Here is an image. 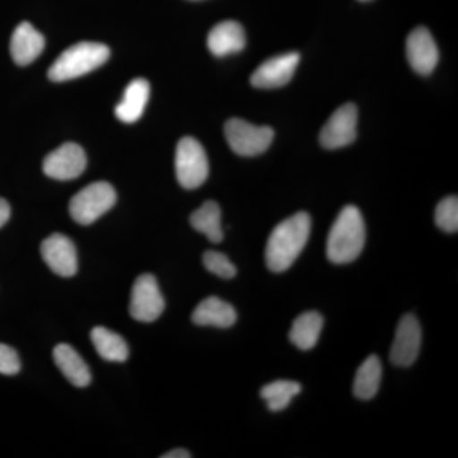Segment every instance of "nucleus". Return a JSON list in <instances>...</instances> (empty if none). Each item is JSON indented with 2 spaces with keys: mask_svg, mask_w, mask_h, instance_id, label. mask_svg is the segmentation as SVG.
Segmentation results:
<instances>
[{
  "mask_svg": "<svg viewBox=\"0 0 458 458\" xmlns=\"http://www.w3.org/2000/svg\"><path fill=\"white\" fill-rule=\"evenodd\" d=\"M203 264L205 269L214 276L222 279H232L236 276L237 269L231 260L218 251H207L203 256Z\"/></svg>",
  "mask_w": 458,
  "mask_h": 458,
  "instance_id": "obj_25",
  "label": "nucleus"
},
{
  "mask_svg": "<svg viewBox=\"0 0 458 458\" xmlns=\"http://www.w3.org/2000/svg\"><path fill=\"white\" fill-rule=\"evenodd\" d=\"M363 2H367V0H363Z\"/></svg>",
  "mask_w": 458,
  "mask_h": 458,
  "instance_id": "obj_29",
  "label": "nucleus"
},
{
  "mask_svg": "<svg viewBox=\"0 0 458 458\" xmlns=\"http://www.w3.org/2000/svg\"><path fill=\"white\" fill-rule=\"evenodd\" d=\"M191 454L189 451L183 450V448H177V450H172L167 454H162L161 458H190Z\"/></svg>",
  "mask_w": 458,
  "mask_h": 458,
  "instance_id": "obj_28",
  "label": "nucleus"
},
{
  "mask_svg": "<svg viewBox=\"0 0 458 458\" xmlns=\"http://www.w3.org/2000/svg\"><path fill=\"white\" fill-rule=\"evenodd\" d=\"M358 108L345 104L331 114L319 132V141L327 149H339L357 140Z\"/></svg>",
  "mask_w": 458,
  "mask_h": 458,
  "instance_id": "obj_8",
  "label": "nucleus"
},
{
  "mask_svg": "<svg viewBox=\"0 0 458 458\" xmlns=\"http://www.w3.org/2000/svg\"><path fill=\"white\" fill-rule=\"evenodd\" d=\"M54 361L63 376L75 387H87L92 375L83 358L68 344H59L53 352Z\"/></svg>",
  "mask_w": 458,
  "mask_h": 458,
  "instance_id": "obj_17",
  "label": "nucleus"
},
{
  "mask_svg": "<svg viewBox=\"0 0 458 458\" xmlns=\"http://www.w3.org/2000/svg\"><path fill=\"white\" fill-rule=\"evenodd\" d=\"M198 327L229 328L237 321V312L232 304L218 297L205 298L198 304L191 316Z\"/></svg>",
  "mask_w": 458,
  "mask_h": 458,
  "instance_id": "obj_16",
  "label": "nucleus"
},
{
  "mask_svg": "<svg viewBox=\"0 0 458 458\" xmlns=\"http://www.w3.org/2000/svg\"><path fill=\"white\" fill-rule=\"evenodd\" d=\"M21 370L17 352L5 344H0V375L13 376Z\"/></svg>",
  "mask_w": 458,
  "mask_h": 458,
  "instance_id": "obj_26",
  "label": "nucleus"
},
{
  "mask_svg": "<svg viewBox=\"0 0 458 458\" xmlns=\"http://www.w3.org/2000/svg\"><path fill=\"white\" fill-rule=\"evenodd\" d=\"M177 181L183 189L200 188L209 174V162L203 146L195 138H182L174 157Z\"/></svg>",
  "mask_w": 458,
  "mask_h": 458,
  "instance_id": "obj_5",
  "label": "nucleus"
},
{
  "mask_svg": "<svg viewBox=\"0 0 458 458\" xmlns=\"http://www.w3.org/2000/svg\"><path fill=\"white\" fill-rule=\"evenodd\" d=\"M366 243V225L355 205H346L339 213L328 233L327 259L333 264L344 265L357 260Z\"/></svg>",
  "mask_w": 458,
  "mask_h": 458,
  "instance_id": "obj_2",
  "label": "nucleus"
},
{
  "mask_svg": "<svg viewBox=\"0 0 458 458\" xmlns=\"http://www.w3.org/2000/svg\"><path fill=\"white\" fill-rule=\"evenodd\" d=\"M436 225L447 233H456L458 231V199L448 197L437 205Z\"/></svg>",
  "mask_w": 458,
  "mask_h": 458,
  "instance_id": "obj_24",
  "label": "nucleus"
},
{
  "mask_svg": "<svg viewBox=\"0 0 458 458\" xmlns=\"http://www.w3.org/2000/svg\"><path fill=\"white\" fill-rule=\"evenodd\" d=\"M44 47V36L31 23H20L12 35L11 55L18 65L31 64L40 56Z\"/></svg>",
  "mask_w": 458,
  "mask_h": 458,
  "instance_id": "obj_15",
  "label": "nucleus"
},
{
  "mask_svg": "<svg viewBox=\"0 0 458 458\" xmlns=\"http://www.w3.org/2000/svg\"><path fill=\"white\" fill-rule=\"evenodd\" d=\"M421 346V327L411 313L403 316L397 325L390 360L397 367H409L417 360Z\"/></svg>",
  "mask_w": 458,
  "mask_h": 458,
  "instance_id": "obj_10",
  "label": "nucleus"
},
{
  "mask_svg": "<svg viewBox=\"0 0 458 458\" xmlns=\"http://www.w3.org/2000/svg\"><path fill=\"white\" fill-rule=\"evenodd\" d=\"M300 60L301 55L298 53H285L270 57L259 65L250 81L255 89H279L291 82Z\"/></svg>",
  "mask_w": 458,
  "mask_h": 458,
  "instance_id": "obj_11",
  "label": "nucleus"
},
{
  "mask_svg": "<svg viewBox=\"0 0 458 458\" xmlns=\"http://www.w3.org/2000/svg\"><path fill=\"white\" fill-rule=\"evenodd\" d=\"M225 135L231 149L242 157L262 155L269 149L274 140L270 126H256L236 117L225 123Z\"/></svg>",
  "mask_w": 458,
  "mask_h": 458,
  "instance_id": "obj_6",
  "label": "nucleus"
},
{
  "mask_svg": "<svg viewBox=\"0 0 458 458\" xmlns=\"http://www.w3.org/2000/svg\"><path fill=\"white\" fill-rule=\"evenodd\" d=\"M301 390L302 386L298 382L280 379L265 385L260 390V396L267 401L270 411L280 412L291 405L292 400L301 393Z\"/></svg>",
  "mask_w": 458,
  "mask_h": 458,
  "instance_id": "obj_23",
  "label": "nucleus"
},
{
  "mask_svg": "<svg viewBox=\"0 0 458 458\" xmlns=\"http://www.w3.org/2000/svg\"><path fill=\"white\" fill-rule=\"evenodd\" d=\"M311 234V216L300 212L273 229L265 250V261L274 273L288 270L303 251Z\"/></svg>",
  "mask_w": 458,
  "mask_h": 458,
  "instance_id": "obj_1",
  "label": "nucleus"
},
{
  "mask_svg": "<svg viewBox=\"0 0 458 458\" xmlns=\"http://www.w3.org/2000/svg\"><path fill=\"white\" fill-rule=\"evenodd\" d=\"M150 87L143 78L132 81L125 92L122 102L114 108V114L120 122L132 123L140 119L149 98Z\"/></svg>",
  "mask_w": 458,
  "mask_h": 458,
  "instance_id": "obj_18",
  "label": "nucleus"
},
{
  "mask_svg": "<svg viewBox=\"0 0 458 458\" xmlns=\"http://www.w3.org/2000/svg\"><path fill=\"white\" fill-rule=\"evenodd\" d=\"M322 327H324V318L318 312H304L294 319L289 331V340L300 351H311L318 342Z\"/></svg>",
  "mask_w": 458,
  "mask_h": 458,
  "instance_id": "obj_19",
  "label": "nucleus"
},
{
  "mask_svg": "<svg viewBox=\"0 0 458 458\" xmlns=\"http://www.w3.org/2000/svg\"><path fill=\"white\" fill-rule=\"evenodd\" d=\"M165 306L164 295L152 274H143L135 280L129 304V312L135 321H156L164 313Z\"/></svg>",
  "mask_w": 458,
  "mask_h": 458,
  "instance_id": "obj_7",
  "label": "nucleus"
},
{
  "mask_svg": "<svg viewBox=\"0 0 458 458\" xmlns=\"http://www.w3.org/2000/svg\"><path fill=\"white\" fill-rule=\"evenodd\" d=\"M207 44L216 56L241 53L246 47L245 30L236 21H223L210 30Z\"/></svg>",
  "mask_w": 458,
  "mask_h": 458,
  "instance_id": "obj_14",
  "label": "nucleus"
},
{
  "mask_svg": "<svg viewBox=\"0 0 458 458\" xmlns=\"http://www.w3.org/2000/svg\"><path fill=\"white\" fill-rule=\"evenodd\" d=\"M409 64L418 74L429 75L436 69L439 51L432 33L426 27L412 30L406 40Z\"/></svg>",
  "mask_w": 458,
  "mask_h": 458,
  "instance_id": "obj_13",
  "label": "nucleus"
},
{
  "mask_svg": "<svg viewBox=\"0 0 458 458\" xmlns=\"http://www.w3.org/2000/svg\"><path fill=\"white\" fill-rule=\"evenodd\" d=\"M116 203V191L105 181L90 183L72 198L69 213L81 225H89L101 218Z\"/></svg>",
  "mask_w": 458,
  "mask_h": 458,
  "instance_id": "obj_4",
  "label": "nucleus"
},
{
  "mask_svg": "<svg viewBox=\"0 0 458 458\" xmlns=\"http://www.w3.org/2000/svg\"><path fill=\"white\" fill-rule=\"evenodd\" d=\"M110 57V49L99 42H78L63 51L50 66V81L66 82L95 71L104 65Z\"/></svg>",
  "mask_w": 458,
  "mask_h": 458,
  "instance_id": "obj_3",
  "label": "nucleus"
},
{
  "mask_svg": "<svg viewBox=\"0 0 458 458\" xmlns=\"http://www.w3.org/2000/svg\"><path fill=\"white\" fill-rule=\"evenodd\" d=\"M87 167L83 148L75 143H65L45 158L42 170L50 179L69 181L77 179Z\"/></svg>",
  "mask_w": 458,
  "mask_h": 458,
  "instance_id": "obj_9",
  "label": "nucleus"
},
{
  "mask_svg": "<svg viewBox=\"0 0 458 458\" xmlns=\"http://www.w3.org/2000/svg\"><path fill=\"white\" fill-rule=\"evenodd\" d=\"M382 379V364L377 355H369L355 373L352 393L360 400H370L379 390Z\"/></svg>",
  "mask_w": 458,
  "mask_h": 458,
  "instance_id": "obj_20",
  "label": "nucleus"
},
{
  "mask_svg": "<svg viewBox=\"0 0 458 458\" xmlns=\"http://www.w3.org/2000/svg\"><path fill=\"white\" fill-rule=\"evenodd\" d=\"M221 221V208L213 200L205 201L190 216V223H191L192 228L205 234L212 243H221L223 237H225Z\"/></svg>",
  "mask_w": 458,
  "mask_h": 458,
  "instance_id": "obj_21",
  "label": "nucleus"
},
{
  "mask_svg": "<svg viewBox=\"0 0 458 458\" xmlns=\"http://www.w3.org/2000/svg\"><path fill=\"white\" fill-rule=\"evenodd\" d=\"M41 256L45 264L56 276L72 278L77 274L78 256L71 238L54 233L41 243Z\"/></svg>",
  "mask_w": 458,
  "mask_h": 458,
  "instance_id": "obj_12",
  "label": "nucleus"
},
{
  "mask_svg": "<svg viewBox=\"0 0 458 458\" xmlns=\"http://www.w3.org/2000/svg\"><path fill=\"white\" fill-rule=\"evenodd\" d=\"M11 216V207L5 199L0 198V228L9 221Z\"/></svg>",
  "mask_w": 458,
  "mask_h": 458,
  "instance_id": "obj_27",
  "label": "nucleus"
},
{
  "mask_svg": "<svg viewBox=\"0 0 458 458\" xmlns=\"http://www.w3.org/2000/svg\"><path fill=\"white\" fill-rule=\"evenodd\" d=\"M90 340L102 360L123 363L129 358V346L123 337L106 327L93 328Z\"/></svg>",
  "mask_w": 458,
  "mask_h": 458,
  "instance_id": "obj_22",
  "label": "nucleus"
}]
</instances>
